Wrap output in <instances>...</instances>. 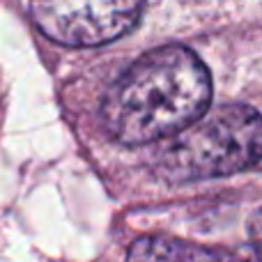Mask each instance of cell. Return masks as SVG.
<instances>
[{
  "label": "cell",
  "instance_id": "6da1fadb",
  "mask_svg": "<svg viewBox=\"0 0 262 262\" xmlns=\"http://www.w3.org/2000/svg\"><path fill=\"white\" fill-rule=\"evenodd\" d=\"M212 78L186 46L168 44L140 55L108 88L101 124L122 145H145L177 136L207 113Z\"/></svg>",
  "mask_w": 262,
  "mask_h": 262
},
{
  "label": "cell",
  "instance_id": "7a4b0ae2",
  "mask_svg": "<svg viewBox=\"0 0 262 262\" xmlns=\"http://www.w3.org/2000/svg\"><path fill=\"white\" fill-rule=\"evenodd\" d=\"M260 159L262 115L251 106L226 104L172 136L157 166L170 182H198L258 166Z\"/></svg>",
  "mask_w": 262,
  "mask_h": 262
},
{
  "label": "cell",
  "instance_id": "3957f363",
  "mask_svg": "<svg viewBox=\"0 0 262 262\" xmlns=\"http://www.w3.org/2000/svg\"><path fill=\"white\" fill-rule=\"evenodd\" d=\"M35 26L62 46L88 49L120 39L134 30L143 5L131 0H53L30 7Z\"/></svg>",
  "mask_w": 262,
  "mask_h": 262
},
{
  "label": "cell",
  "instance_id": "277c9868",
  "mask_svg": "<svg viewBox=\"0 0 262 262\" xmlns=\"http://www.w3.org/2000/svg\"><path fill=\"white\" fill-rule=\"evenodd\" d=\"M127 262H239L237 255L205 249L170 237H140L131 244Z\"/></svg>",
  "mask_w": 262,
  "mask_h": 262
},
{
  "label": "cell",
  "instance_id": "5b68a950",
  "mask_svg": "<svg viewBox=\"0 0 262 262\" xmlns=\"http://www.w3.org/2000/svg\"><path fill=\"white\" fill-rule=\"evenodd\" d=\"M237 260L239 262H262V244H255V246H249V249L239 251Z\"/></svg>",
  "mask_w": 262,
  "mask_h": 262
},
{
  "label": "cell",
  "instance_id": "8992f818",
  "mask_svg": "<svg viewBox=\"0 0 262 262\" xmlns=\"http://www.w3.org/2000/svg\"><path fill=\"white\" fill-rule=\"evenodd\" d=\"M249 230H251V235H253V239L258 242V244H262V209H258V212L251 216Z\"/></svg>",
  "mask_w": 262,
  "mask_h": 262
},
{
  "label": "cell",
  "instance_id": "52a82bcc",
  "mask_svg": "<svg viewBox=\"0 0 262 262\" xmlns=\"http://www.w3.org/2000/svg\"><path fill=\"white\" fill-rule=\"evenodd\" d=\"M258 166H260V168H262V159H260V163H258Z\"/></svg>",
  "mask_w": 262,
  "mask_h": 262
}]
</instances>
